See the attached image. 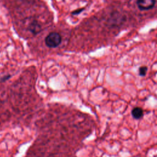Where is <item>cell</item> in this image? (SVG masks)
Listing matches in <instances>:
<instances>
[{"label":"cell","instance_id":"4","mask_svg":"<svg viewBox=\"0 0 157 157\" xmlns=\"http://www.w3.org/2000/svg\"><path fill=\"white\" fill-rule=\"evenodd\" d=\"M132 116L135 119H140L144 115V111L142 108L136 107H134L132 111H131Z\"/></svg>","mask_w":157,"mask_h":157},{"label":"cell","instance_id":"5","mask_svg":"<svg viewBox=\"0 0 157 157\" xmlns=\"http://www.w3.org/2000/svg\"><path fill=\"white\" fill-rule=\"evenodd\" d=\"M147 70H148V67L145 66H142L140 67L139 69V75H140L142 77L145 76L147 74Z\"/></svg>","mask_w":157,"mask_h":157},{"label":"cell","instance_id":"6","mask_svg":"<svg viewBox=\"0 0 157 157\" xmlns=\"http://www.w3.org/2000/svg\"><path fill=\"white\" fill-rule=\"evenodd\" d=\"M84 9H85V8H80V9H77V10H74V11L72 12V15H78V14H80Z\"/></svg>","mask_w":157,"mask_h":157},{"label":"cell","instance_id":"2","mask_svg":"<svg viewBox=\"0 0 157 157\" xmlns=\"http://www.w3.org/2000/svg\"><path fill=\"white\" fill-rule=\"evenodd\" d=\"M156 4V0H137L138 8L141 10L151 9Z\"/></svg>","mask_w":157,"mask_h":157},{"label":"cell","instance_id":"3","mask_svg":"<svg viewBox=\"0 0 157 157\" xmlns=\"http://www.w3.org/2000/svg\"><path fill=\"white\" fill-rule=\"evenodd\" d=\"M28 30L31 33L36 35L39 34L42 31V26L37 21L34 20L29 24Z\"/></svg>","mask_w":157,"mask_h":157},{"label":"cell","instance_id":"7","mask_svg":"<svg viewBox=\"0 0 157 157\" xmlns=\"http://www.w3.org/2000/svg\"><path fill=\"white\" fill-rule=\"evenodd\" d=\"M10 77H11V75H7L3 76V77L1 78L0 81H1V82H5V81H6L7 80L9 79Z\"/></svg>","mask_w":157,"mask_h":157},{"label":"cell","instance_id":"1","mask_svg":"<svg viewBox=\"0 0 157 157\" xmlns=\"http://www.w3.org/2000/svg\"><path fill=\"white\" fill-rule=\"evenodd\" d=\"M61 36L56 32H52L48 34L45 38V42L48 48H56L61 42Z\"/></svg>","mask_w":157,"mask_h":157}]
</instances>
